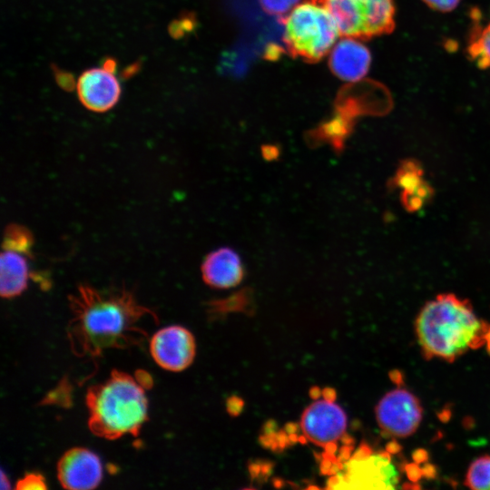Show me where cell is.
<instances>
[{"label":"cell","mask_w":490,"mask_h":490,"mask_svg":"<svg viewBox=\"0 0 490 490\" xmlns=\"http://www.w3.org/2000/svg\"><path fill=\"white\" fill-rule=\"evenodd\" d=\"M68 301L72 318L66 335L73 353L80 358L141 345L148 338L142 321L158 320L154 311L125 288L102 290L80 284Z\"/></svg>","instance_id":"obj_1"},{"label":"cell","mask_w":490,"mask_h":490,"mask_svg":"<svg viewBox=\"0 0 490 490\" xmlns=\"http://www.w3.org/2000/svg\"><path fill=\"white\" fill-rule=\"evenodd\" d=\"M415 329L428 359L452 362L490 340V325L478 318L467 300L450 293L437 295L421 309Z\"/></svg>","instance_id":"obj_2"},{"label":"cell","mask_w":490,"mask_h":490,"mask_svg":"<svg viewBox=\"0 0 490 490\" xmlns=\"http://www.w3.org/2000/svg\"><path fill=\"white\" fill-rule=\"evenodd\" d=\"M144 388L137 377L116 369L103 382L90 387L85 397L90 431L107 440L138 436L148 420Z\"/></svg>","instance_id":"obj_3"},{"label":"cell","mask_w":490,"mask_h":490,"mask_svg":"<svg viewBox=\"0 0 490 490\" xmlns=\"http://www.w3.org/2000/svg\"><path fill=\"white\" fill-rule=\"evenodd\" d=\"M318 3L309 0L298 5L282 21L289 53L309 63L328 54L340 34L330 12Z\"/></svg>","instance_id":"obj_4"},{"label":"cell","mask_w":490,"mask_h":490,"mask_svg":"<svg viewBox=\"0 0 490 490\" xmlns=\"http://www.w3.org/2000/svg\"><path fill=\"white\" fill-rule=\"evenodd\" d=\"M335 19L341 35L369 39L395 28L394 0H320Z\"/></svg>","instance_id":"obj_5"},{"label":"cell","mask_w":490,"mask_h":490,"mask_svg":"<svg viewBox=\"0 0 490 490\" xmlns=\"http://www.w3.org/2000/svg\"><path fill=\"white\" fill-rule=\"evenodd\" d=\"M391 453H373L360 446L346 463L344 471L329 480L330 488H396L400 474Z\"/></svg>","instance_id":"obj_6"},{"label":"cell","mask_w":490,"mask_h":490,"mask_svg":"<svg viewBox=\"0 0 490 490\" xmlns=\"http://www.w3.org/2000/svg\"><path fill=\"white\" fill-rule=\"evenodd\" d=\"M423 408L410 391L397 387L387 392L377 403L376 418L381 430L394 437H407L418 428Z\"/></svg>","instance_id":"obj_7"},{"label":"cell","mask_w":490,"mask_h":490,"mask_svg":"<svg viewBox=\"0 0 490 490\" xmlns=\"http://www.w3.org/2000/svg\"><path fill=\"white\" fill-rule=\"evenodd\" d=\"M149 350L159 367L168 371L180 372L191 366L194 359L195 338L182 326L164 327L151 338Z\"/></svg>","instance_id":"obj_8"},{"label":"cell","mask_w":490,"mask_h":490,"mask_svg":"<svg viewBox=\"0 0 490 490\" xmlns=\"http://www.w3.org/2000/svg\"><path fill=\"white\" fill-rule=\"evenodd\" d=\"M300 426L305 437L326 447L336 444L347 428V416L334 401L322 399L310 404L303 412Z\"/></svg>","instance_id":"obj_9"},{"label":"cell","mask_w":490,"mask_h":490,"mask_svg":"<svg viewBox=\"0 0 490 490\" xmlns=\"http://www.w3.org/2000/svg\"><path fill=\"white\" fill-rule=\"evenodd\" d=\"M100 457L85 447H72L63 454L56 466L57 479L65 489L96 488L103 479Z\"/></svg>","instance_id":"obj_10"},{"label":"cell","mask_w":490,"mask_h":490,"mask_svg":"<svg viewBox=\"0 0 490 490\" xmlns=\"http://www.w3.org/2000/svg\"><path fill=\"white\" fill-rule=\"evenodd\" d=\"M76 90L81 103L95 113L111 110L118 103L122 92L114 72L103 66L83 72L76 83Z\"/></svg>","instance_id":"obj_11"},{"label":"cell","mask_w":490,"mask_h":490,"mask_svg":"<svg viewBox=\"0 0 490 490\" xmlns=\"http://www.w3.org/2000/svg\"><path fill=\"white\" fill-rule=\"evenodd\" d=\"M33 246L3 245L0 258V294L13 299L27 288L30 277L29 260Z\"/></svg>","instance_id":"obj_12"},{"label":"cell","mask_w":490,"mask_h":490,"mask_svg":"<svg viewBox=\"0 0 490 490\" xmlns=\"http://www.w3.org/2000/svg\"><path fill=\"white\" fill-rule=\"evenodd\" d=\"M371 64L369 50L357 38L341 39L332 49L328 65L332 73L346 82H358L368 72Z\"/></svg>","instance_id":"obj_13"},{"label":"cell","mask_w":490,"mask_h":490,"mask_svg":"<svg viewBox=\"0 0 490 490\" xmlns=\"http://www.w3.org/2000/svg\"><path fill=\"white\" fill-rule=\"evenodd\" d=\"M204 282L217 289L239 285L244 276V267L239 254L224 247L209 253L201 265Z\"/></svg>","instance_id":"obj_14"},{"label":"cell","mask_w":490,"mask_h":490,"mask_svg":"<svg viewBox=\"0 0 490 490\" xmlns=\"http://www.w3.org/2000/svg\"><path fill=\"white\" fill-rule=\"evenodd\" d=\"M397 185L403 191L406 206L416 209L428 198V188L421 178V172L414 164H406L397 172Z\"/></svg>","instance_id":"obj_15"},{"label":"cell","mask_w":490,"mask_h":490,"mask_svg":"<svg viewBox=\"0 0 490 490\" xmlns=\"http://www.w3.org/2000/svg\"><path fill=\"white\" fill-rule=\"evenodd\" d=\"M465 485L475 490L490 489V455L474 460L466 474Z\"/></svg>","instance_id":"obj_16"},{"label":"cell","mask_w":490,"mask_h":490,"mask_svg":"<svg viewBox=\"0 0 490 490\" xmlns=\"http://www.w3.org/2000/svg\"><path fill=\"white\" fill-rule=\"evenodd\" d=\"M467 51L480 68H490V23L471 41Z\"/></svg>","instance_id":"obj_17"},{"label":"cell","mask_w":490,"mask_h":490,"mask_svg":"<svg viewBox=\"0 0 490 490\" xmlns=\"http://www.w3.org/2000/svg\"><path fill=\"white\" fill-rule=\"evenodd\" d=\"M299 0H260L262 9L272 15L282 16L292 10Z\"/></svg>","instance_id":"obj_18"},{"label":"cell","mask_w":490,"mask_h":490,"mask_svg":"<svg viewBox=\"0 0 490 490\" xmlns=\"http://www.w3.org/2000/svg\"><path fill=\"white\" fill-rule=\"evenodd\" d=\"M15 488L21 490L46 489L47 485L43 475L36 472H30L26 473L17 481Z\"/></svg>","instance_id":"obj_19"},{"label":"cell","mask_w":490,"mask_h":490,"mask_svg":"<svg viewBox=\"0 0 490 490\" xmlns=\"http://www.w3.org/2000/svg\"><path fill=\"white\" fill-rule=\"evenodd\" d=\"M431 9L447 13L456 8L461 0H422Z\"/></svg>","instance_id":"obj_20"},{"label":"cell","mask_w":490,"mask_h":490,"mask_svg":"<svg viewBox=\"0 0 490 490\" xmlns=\"http://www.w3.org/2000/svg\"><path fill=\"white\" fill-rule=\"evenodd\" d=\"M54 76L57 83L64 90L71 91L74 89L75 83L71 74L54 69Z\"/></svg>","instance_id":"obj_21"},{"label":"cell","mask_w":490,"mask_h":490,"mask_svg":"<svg viewBox=\"0 0 490 490\" xmlns=\"http://www.w3.org/2000/svg\"><path fill=\"white\" fill-rule=\"evenodd\" d=\"M138 69H139L138 64H132L124 70L123 76L130 77L134 73H136Z\"/></svg>","instance_id":"obj_22"},{"label":"cell","mask_w":490,"mask_h":490,"mask_svg":"<svg viewBox=\"0 0 490 490\" xmlns=\"http://www.w3.org/2000/svg\"><path fill=\"white\" fill-rule=\"evenodd\" d=\"M324 398L328 400L334 401L335 399V391L332 388H326L322 392Z\"/></svg>","instance_id":"obj_23"},{"label":"cell","mask_w":490,"mask_h":490,"mask_svg":"<svg viewBox=\"0 0 490 490\" xmlns=\"http://www.w3.org/2000/svg\"><path fill=\"white\" fill-rule=\"evenodd\" d=\"M10 488V481L6 477L5 474L2 470L1 472V489H9Z\"/></svg>","instance_id":"obj_24"},{"label":"cell","mask_w":490,"mask_h":490,"mask_svg":"<svg viewBox=\"0 0 490 490\" xmlns=\"http://www.w3.org/2000/svg\"><path fill=\"white\" fill-rule=\"evenodd\" d=\"M315 1H318V2H320V0H315Z\"/></svg>","instance_id":"obj_25"}]
</instances>
